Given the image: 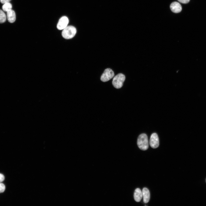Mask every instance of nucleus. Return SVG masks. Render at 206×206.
I'll return each mask as SVG.
<instances>
[{
    "label": "nucleus",
    "instance_id": "nucleus-16",
    "mask_svg": "<svg viewBox=\"0 0 206 206\" xmlns=\"http://www.w3.org/2000/svg\"><path fill=\"white\" fill-rule=\"evenodd\" d=\"M11 0H0V2L3 4L9 2Z\"/></svg>",
    "mask_w": 206,
    "mask_h": 206
},
{
    "label": "nucleus",
    "instance_id": "nucleus-12",
    "mask_svg": "<svg viewBox=\"0 0 206 206\" xmlns=\"http://www.w3.org/2000/svg\"><path fill=\"white\" fill-rule=\"evenodd\" d=\"M7 16L0 9V23L5 22L6 20Z\"/></svg>",
    "mask_w": 206,
    "mask_h": 206
},
{
    "label": "nucleus",
    "instance_id": "nucleus-5",
    "mask_svg": "<svg viewBox=\"0 0 206 206\" xmlns=\"http://www.w3.org/2000/svg\"><path fill=\"white\" fill-rule=\"evenodd\" d=\"M149 144L152 148H157L159 145V138L157 134L154 133L151 135L149 140Z\"/></svg>",
    "mask_w": 206,
    "mask_h": 206
},
{
    "label": "nucleus",
    "instance_id": "nucleus-3",
    "mask_svg": "<svg viewBox=\"0 0 206 206\" xmlns=\"http://www.w3.org/2000/svg\"><path fill=\"white\" fill-rule=\"evenodd\" d=\"M125 79V77L123 74H118L113 78L112 84L113 86L117 89L120 88L123 86Z\"/></svg>",
    "mask_w": 206,
    "mask_h": 206
},
{
    "label": "nucleus",
    "instance_id": "nucleus-14",
    "mask_svg": "<svg viewBox=\"0 0 206 206\" xmlns=\"http://www.w3.org/2000/svg\"><path fill=\"white\" fill-rule=\"evenodd\" d=\"M190 0H178V1L180 2L184 3L186 4L188 3Z\"/></svg>",
    "mask_w": 206,
    "mask_h": 206
},
{
    "label": "nucleus",
    "instance_id": "nucleus-7",
    "mask_svg": "<svg viewBox=\"0 0 206 206\" xmlns=\"http://www.w3.org/2000/svg\"><path fill=\"white\" fill-rule=\"evenodd\" d=\"M170 8L171 11L175 13L180 12L182 9L181 4L177 2L172 3L170 5Z\"/></svg>",
    "mask_w": 206,
    "mask_h": 206
},
{
    "label": "nucleus",
    "instance_id": "nucleus-13",
    "mask_svg": "<svg viewBox=\"0 0 206 206\" xmlns=\"http://www.w3.org/2000/svg\"><path fill=\"white\" fill-rule=\"evenodd\" d=\"M5 188V185L2 183H0V193L4 192Z\"/></svg>",
    "mask_w": 206,
    "mask_h": 206
},
{
    "label": "nucleus",
    "instance_id": "nucleus-10",
    "mask_svg": "<svg viewBox=\"0 0 206 206\" xmlns=\"http://www.w3.org/2000/svg\"><path fill=\"white\" fill-rule=\"evenodd\" d=\"M134 200L137 202H139L142 197V194L140 189L138 188L136 189L134 192Z\"/></svg>",
    "mask_w": 206,
    "mask_h": 206
},
{
    "label": "nucleus",
    "instance_id": "nucleus-2",
    "mask_svg": "<svg viewBox=\"0 0 206 206\" xmlns=\"http://www.w3.org/2000/svg\"><path fill=\"white\" fill-rule=\"evenodd\" d=\"M76 32V29L72 25L68 26L63 30L62 35L66 39H70L75 36Z\"/></svg>",
    "mask_w": 206,
    "mask_h": 206
},
{
    "label": "nucleus",
    "instance_id": "nucleus-6",
    "mask_svg": "<svg viewBox=\"0 0 206 206\" xmlns=\"http://www.w3.org/2000/svg\"><path fill=\"white\" fill-rule=\"evenodd\" d=\"M69 23L68 18L66 16H63L59 19L57 24V27L59 30H63L67 26Z\"/></svg>",
    "mask_w": 206,
    "mask_h": 206
},
{
    "label": "nucleus",
    "instance_id": "nucleus-1",
    "mask_svg": "<svg viewBox=\"0 0 206 206\" xmlns=\"http://www.w3.org/2000/svg\"><path fill=\"white\" fill-rule=\"evenodd\" d=\"M137 144L139 148L142 150H145L148 149V138L145 134H142L139 136L137 139Z\"/></svg>",
    "mask_w": 206,
    "mask_h": 206
},
{
    "label": "nucleus",
    "instance_id": "nucleus-8",
    "mask_svg": "<svg viewBox=\"0 0 206 206\" xmlns=\"http://www.w3.org/2000/svg\"><path fill=\"white\" fill-rule=\"evenodd\" d=\"M7 18L9 22L13 23L14 22L16 19V15L15 11L11 9L7 12Z\"/></svg>",
    "mask_w": 206,
    "mask_h": 206
},
{
    "label": "nucleus",
    "instance_id": "nucleus-4",
    "mask_svg": "<svg viewBox=\"0 0 206 206\" xmlns=\"http://www.w3.org/2000/svg\"><path fill=\"white\" fill-rule=\"evenodd\" d=\"M113 71L110 68L106 69L101 76V80L103 82H106L112 79L114 76Z\"/></svg>",
    "mask_w": 206,
    "mask_h": 206
},
{
    "label": "nucleus",
    "instance_id": "nucleus-9",
    "mask_svg": "<svg viewBox=\"0 0 206 206\" xmlns=\"http://www.w3.org/2000/svg\"><path fill=\"white\" fill-rule=\"evenodd\" d=\"M143 201L145 203H147L150 199V193L148 189L146 188H144L142 190Z\"/></svg>",
    "mask_w": 206,
    "mask_h": 206
},
{
    "label": "nucleus",
    "instance_id": "nucleus-11",
    "mask_svg": "<svg viewBox=\"0 0 206 206\" xmlns=\"http://www.w3.org/2000/svg\"><path fill=\"white\" fill-rule=\"evenodd\" d=\"M12 8V5L9 2L7 3L4 4L2 6L3 10L5 12H7L11 9Z\"/></svg>",
    "mask_w": 206,
    "mask_h": 206
},
{
    "label": "nucleus",
    "instance_id": "nucleus-15",
    "mask_svg": "<svg viewBox=\"0 0 206 206\" xmlns=\"http://www.w3.org/2000/svg\"><path fill=\"white\" fill-rule=\"evenodd\" d=\"M5 179V177L3 175L0 173V183L3 181Z\"/></svg>",
    "mask_w": 206,
    "mask_h": 206
}]
</instances>
